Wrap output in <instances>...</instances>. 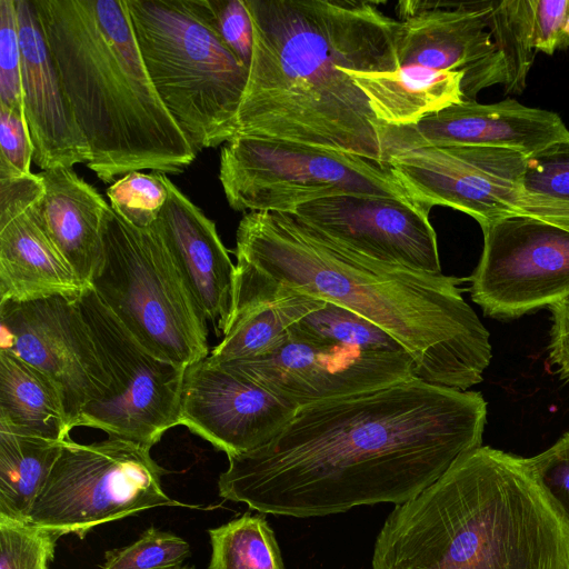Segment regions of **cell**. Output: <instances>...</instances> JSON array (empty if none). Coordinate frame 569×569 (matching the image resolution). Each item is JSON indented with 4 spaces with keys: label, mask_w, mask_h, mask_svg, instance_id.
Segmentation results:
<instances>
[{
    "label": "cell",
    "mask_w": 569,
    "mask_h": 569,
    "mask_svg": "<svg viewBox=\"0 0 569 569\" xmlns=\"http://www.w3.org/2000/svg\"><path fill=\"white\" fill-rule=\"evenodd\" d=\"M477 391L412 378L298 408L267 443L228 458L221 498L263 515L312 518L408 501L482 446Z\"/></svg>",
    "instance_id": "obj_1"
},
{
    "label": "cell",
    "mask_w": 569,
    "mask_h": 569,
    "mask_svg": "<svg viewBox=\"0 0 569 569\" xmlns=\"http://www.w3.org/2000/svg\"><path fill=\"white\" fill-rule=\"evenodd\" d=\"M234 254L231 317L293 293L315 297L391 335L411 356L418 379L458 390L482 381L492 356L490 335L462 297L466 279L355 254L290 213L247 212L237 229Z\"/></svg>",
    "instance_id": "obj_2"
},
{
    "label": "cell",
    "mask_w": 569,
    "mask_h": 569,
    "mask_svg": "<svg viewBox=\"0 0 569 569\" xmlns=\"http://www.w3.org/2000/svg\"><path fill=\"white\" fill-rule=\"evenodd\" d=\"M244 2L253 51L238 136L303 143L383 164V123L351 72L399 68L400 21L369 0Z\"/></svg>",
    "instance_id": "obj_3"
},
{
    "label": "cell",
    "mask_w": 569,
    "mask_h": 569,
    "mask_svg": "<svg viewBox=\"0 0 569 569\" xmlns=\"http://www.w3.org/2000/svg\"><path fill=\"white\" fill-rule=\"evenodd\" d=\"M371 569H569V531L521 457L480 446L395 506Z\"/></svg>",
    "instance_id": "obj_4"
},
{
    "label": "cell",
    "mask_w": 569,
    "mask_h": 569,
    "mask_svg": "<svg viewBox=\"0 0 569 569\" xmlns=\"http://www.w3.org/2000/svg\"><path fill=\"white\" fill-rule=\"evenodd\" d=\"M64 92L104 183L183 172L197 157L142 60L126 0H33Z\"/></svg>",
    "instance_id": "obj_5"
},
{
    "label": "cell",
    "mask_w": 569,
    "mask_h": 569,
    "mask_svg": "<svg viewBox=\"0 0 569 569\" xmlns=\"http://www.w3.org/2000/svg\"><path fill=\"white\" fill-rule=\"evenodd\" d=\"M126 2L148 74L194 150L236 138L249 70L214 29L208 0Z\"/></svg>",
    "instance_id": "obj_6"
},
{
    "label": "cell",
    "mask_w": 569,
    "mask_h": 569,
    "mask_svg": "<svg viewBox=\"0 0 569 569\" xmlns=\"http://www.w3.org/2000/svg\"><path fill=\"white\" fill-rule=\"evenodd\" d=\"M102 242L90 287L118 320L163 360L188 367L207 358L208 320L154 227H133L110 207Z\"/></svg>",
    "instance_id": "obj_7"
},
{
    "label": "cell",
    "mask_w": 569,
    "mask_h": 569,
    "mask_svg": "<svg viewBox=\"0 0 569 569\" xmlns=\"http://www.w3.org/2000/svg\"><path fill=\"white\" fill-rule=\"evenodd\" d=\"M219 180L240 212L293 213L343 194L412 200L388 166L355 154L270 138L238 136L220 153Z\"/></svg>",
    "instance_id": "obj_8"
},
{
    "label": "cell",
    "mask_w": 569,
    "mask_h": 569,
    "mask_svg": "<svg viewBox=\"0 0 569 569\" xmlns=\"http://www.w3.org/2000/svg\"><path fill=\"white\" fill-rule=\"evenodd\" d=\"M166 473L141 445L109 437L62 441L60 455L28 515L57 537L83 539L93 528L157 507H186L162 488Z\"/></svg>",
    "instance_id": "obj_9"
},
{
    "label": "cell",
    "mask_w": 569,
    "mask_h": 569,
    "mask_svg": "<svg viewBox=\"0 0 569 569\" xmlns=\"http://www.w3.org/2000/svg\"><path fill=\"white\" fill-rule=\"evenodd\" d=\"M111 385L109 393L88 405L76 427L151 449L180 425L186 368L146 349L90 286L77 299Z\"/></svg>",
    "instance_id": "obj_10"
},
{
    "label": "cell",
    "mask_w": 569,
    "mask_h": 569,
    "mask_svg": "<svg viewBox=\"0 0 569 569\" xmlns=\"http://www.w3.org/2000/svg\"><path fill=\"white\" fill-rule=\"evenodd\" d=\"M481 230L482 253L468 280L486 315L519 317L569 296V229L515 214Z\"/></svg>",
    "instance_id": "obj_11"
},
{
    "label": "cell",
    "mask_w": 569,
    "mask_h": 569,
    "mask_svg": "<svg viewBox=\"0 0 569 569\" xmlns=\"http://www.w3.org/2000/svg\"><path fill=\"white\" fill-rule=\"evenodd\" d=\"M527 156L480 146H431L390 154L385 160L416 202L449 207L480 227L518 214Z\"/></svg>",
    "instance_id": "obj_12"
},
{
    "label": "cell",
    "mask_w": 569,
    "mask_h": 569,
    "mask_svg": "<svg viewBox=\"0 0 569 569\" xmlns=\"http://www.w3.org/2000/svg\"><path fill=\"white\" fill-rule=\"evenodd\" d=\"M214 365L246 377L297 408L417 378L407 351L371 352L323 343L291 329L283 345L268 355Z\"/></svg>",
    "instance_id": "obj_13"
},
{
    "label": "cell",
    "mask_w": 569,
    "mask_h": 569,
    "mask_svg": "<svg viewBox=\"0 0 569 569\" xmlns=\"http://www.w3.org/2000/svg\"><path fill=\"white\" fill-rule=\"evenodd\" d=\"M1 347L51 378L71 428L82 410L104 398L106 371L77 299L53 296L0 302Z\"/></svg>",
    "instance_id": "obj_14"
},
{
    "label": "cell",
    "mask_w": 569,
    "mask_h": 569,
    "mask_svg": "<svg viewBox=\"0 0 569 569\" xmlns=\"http://www.w3.org/2000/svg\"><path fill=\"white\" fill-rule=\"evenodd\" d=\"M430 210L392 197L343 194L305 203L290 214L317 236L355 254L441 274Z\"/></svg>",
    "instance_id": "obj_15"
},
{
    "label": "cell",
    "mask_w": 569,
    "mask_h": 569,
    "mask_svg": "<svg viewBox=\"0 0 569 569\" xmlns=\"http://www.w3.org/2000/svg\"><path fill=\"white\" fill-rule=\"evenodd\" d=\"M399 68L462 71L465 100L505 83V70L488 29L486 1H400Z\"/></svg>",
    "instance_id": "obj_16"
},
{
    "label": "cell",
    "mask_w": 569,
    "mask_h": 569,
    "mask_svg": "<svg viewBox=\"0 0 569 569\" xmlns=\"http://www.w3.org/2000/svg\"><path fill=\"white\" fill-rule=\"evenodd\" d=\"M298 408L206 358L186 368L180 425L227 457L269 442Z\"/></svg>",
    "instance_id": "obj_17"
},
{
    "label": "cell",
    "mask_w": 569,
    "mask_h": 569,
    "mask_svg": "<svg viewBox=\"0 0 569 569\" xmlns=\"http://www.w3.org/2000/svg\"><path fill=\"white\" fill-rule=\"evenodd\" d=\"M569 140V129L557 113L527 107L515 99L482 104L465 100L428 114L418 123H383L382 163L399 151L431 146L507 148L529 157Z\"/></svg>",
    "instance_id": "obj_18"
},
{
    "label": "cell",
    "mask_w": 569,
    "mask_h": 569,
    "mask_svg": "<svg viewBox=\"0 0 569 569\" xmlns=\"http://www.w3.org/2000/svg\"><path fill=\"white\" fill-rule=\"evenodd\" d=\"M39 174L0 180V302L78 299L84 284L52 241L39 209Z\"/></svg>",
    "instance_id": "obj_19"
},
{
    "label": "cell",
    "mask_w": 569,
    "mask_h": 569,
    "mask_svg": "<svg viewBox=\"0 0 569 569\" xmlns=\"http://www.w3.org/2000/svg\"><path fill=\"white\" fill-rule=\"evenodd\" d=\"M21 47V83L33 161L44 170L91 160L44 37L33 0H16Z\"/></svg>",
    "instance_id": "obj_20"
},
{
    "label": "cell",
    "mask_w": 569,
    "mask_h": 569,
    "mask_svg": "<svg viewBox=\"0 0 569 569\" xmlns=\"http://www.w3.org/2000/svg\"><path fill=\"white\" fill-rule=\"evenodd\" d=\"M168 198L152 224L161 236L189 291L223 333L232 313L236 264L216 224L164 174Z\"/></svg>",
    "instance_id": "obj_21"
},
{
    "label": "cell",
    "mask_w": 569,
    "mask_h": 569,
    "mask_svg": "<svg viewBox=\"0 0 569 569\" xmlns=\"http://www.w3.org/2000/svg\"><path fill=\"white\" fill-rule=\"evenodd\" d=\"M38 174L46 228L78 278L90 286L103 257L102 224L110 204L73 169L52 168Z\"/></svg>",
    "instance_id": "obj_22"
},
{
    "label": "cell",
    "mask_w": 569,
    "mask_h": 569,
    "mask_svg": "<svg viewBox=\"0 0 569 569\" xmlns=\"http://www.w3.org/2000/svg\"><path fill=\"white\" fill-rule=\"evenodd\" d=\"M377 119L396 127L418 123L428 114L465 101L463 72L408 66L395 71L353 73Z\"/></svg>",
    "instance_id": "obj_23"
},
{
    "label": "cell",
    "mask_w": 569,
    "mask_h": 569,
    "mask_svg": "<svg viewBox=\"0 0 569 569\" xmlns=\"http://www.w3.org/2000/svg\"><path fill=\"white\" fill-rule=\"evenodd\" d=\"M0 428L56 441L71 426L60 389L44 372L0 349Z\"/></svg>",
    "instance_id": "obj_24"
},
{
    "label": "cell",
    "mask_w": 569,
    "mask_h": 569,
    "mask_svg": "<svg viewBox=\"0 0 569 569\" xmlns=\"http://www.w3.org/2000/svg\"><path fill=\"white\" fill-rule=\"evenodd\" d=\"M323 305L325 300L293 293L234 313L207 360L223 363L268 355L283 345L293 323Z\"/></svg>",
    "instance_id": "obj_25"
},
{
    "label": "cell",
    "mask_w": 569,
    "mask_h": 569,
    "mask_svg": "<svg viewBox=\"0 0 569 569\" xmlns=\"http://www.w3.org/2000/svg\"><path fill=\"white\" fill-rule=\"evenodd\" d=\"M62 441L0 428V516L28 521Z\"/></svg>",
    "instance_id": "obj_26"
},
{
    "label": "cell",
    "mask_w": 569,
    "mask_h": 569,
    "mask_svg": "<svg viewBox=\"0 0 569 569\" xmlns=\"http://www.w3.org/2000/svg\"><path fill=\"white\" fill-rule=\"evenodd\" d=\"M208 569H286L274 531L263 513L244 512L208 529Z\"/></svg>",
    "instance_id": "obj_27"
},
{
    "label": "cell",
    "mask_w": 569,
    "mask_h": 569,
    "mask_svg": "<svg viewBox=\"0 0 569 569\" xmlns=\"http://www.w3.org/2000/svg\"><path fill=\"white\" fill-rule=\"evenodd\" d=\"M486 10L488 29L505 70V91L521 93L536 56L530 0L486 1Z\"/></svg>",
    "instance_id": "obj_28"
},
{
    "label": "cell",
    "mask_w": 569,
    "mask_h": 569,
    "mask_svg": "<svg viewBox=\"0 0 569 569\" xmlns=\"http://www.w3.org/2000/svg\"><path fill=\"white\" fill-rule=\"evenodd\" d=\"M290 329L323 343L371 352L407 351L398 340L373 322L329 301H325L322 307L301 318Z\"/></svg>",
    "instance_id": "obj_29"
},
{
    "label": "cell",
    "mask_w": 569,
    "mask_h": 569,
    "mask_svg": "<svg viewBox=\"0 0 569 569\" xmlns=\"http://www.w3.org/2000/svg\"><path fill=\"white\" fill-rule=\"evenodd\" d=\"M190 556L187 540L150 526L130 545L106 551L101 569H177Z\"/></svg>",
    "instance_id": "obj_30"
},
{
    "label": "cell",
    "mask_w": 569,
    "mask_h": 569,
    "mask_svg": "<svg viewBox=\"0 0 569 569\" xmlns=\"http://www.w3.org/2000/svg\"><path fill=\"white\" fill-rule=\"evenodd\" d=\"M111 209L133 227L150 228L168 198L164 174L159 172H129L108 189Z\"/></svg>",
    "instance_id": "obj_31"
},
{
    "label": "cell",
    "mask_w": 569,
    "mask_h": 569,
    "mask_svg": "<svg viewBox=\"0 0 569 569\" xmlns=\"http://www.w3.org/2000/svg\"><path fill=\"white\" fill-rule=\"evenodd\" d=\"M58 539L31 522L0 516V569H50Z\"/></svg>",
    "instance_id": "obj_32"
},
{
    "label": "cell",
    "mask_w": 569,
    "mask_h": 569,
    "mask_svg": "<svg viewBox=\"0 0 569 569\" xmlns=\"http://www.w3.org/2000/svg\"><path fill=\"white\" fill-rule=\"evenodd\" d=\"M522 462L569 531V431L553 446Z\"/></svg>",
    "instance_id": "obj_33"
},
{
    "label": "cell",
    "mask_w": 569,
    "mask_h": 569,
    "mask_svg": "<svg viewBox=\"0 0 569 569\" xmlns=\"http://www.w3.org/2000/svg\"><path fill=\"white\" fill-rule=\"evenodd\" d=\"M523 191L569 203V140L527 157Z\"/></svg>",
    "instance_id": "obj_34"
},
{
    "label": "cell",
    "mask_w": 569,
    "mask_h": 569,
    "mask_svg": "<svg viewBox=\"0 0 569 569\" xmlns=\"http://www.w3.org/2000/svg\"><path fill=\"white\" fill-rule=\"evenodd\" d=\"M0 106L24 110L16 0H0Z\"/></svg>",
    "instance_id": "obj_35"
},
{
    "label": "cell",
    "mask_w": 569,
    "mask_h": 569,
    "mask_svg": "<svg viewBox=\"0 0 569 569\" xmlns=\"http://www.w3.org/2000/svg\"><path fill=\"white\" fill-rule=\"evenodd\" d=\"M33 144L24 110L0 106V180L31 173Z\"/></svg>",
    "instance_id": "obj_36"
},
{
    "label": "cell",
    "mask_w": 569,
    "mask_h": 569,
    "mask_svg": "<svg viewBox=\"0 0 569 569\" xmlns=\"http://www.w3.org/2000/svg\"><path fill=\"white\" fill-rule=\"evenodd\" d=\"M214 29L234 57L249 70L253 27L244 0H208Z\"/></svg>",
    "instance_id": "obj_37"
},
{
    "label": "cell",
    "mask_w": 569,
    "mask_h": 569,
    "mask_svg": "<svg viewBox=\"0 0 569 569\" xmlns=\"http://www.w3.org/2000/svg\"><path fill=\"white\" fill-rule=\"evenodd\" d=\"M530 7L533 48L551 56L560 46L569 0H530Z\"/></svg>",
    "instance_id": "obj_38"
},
{
    "label": "cell",
    "mask_w": 569,
    "mask_h": 569,
    "mask_svg": "<svg viewBox=\"0 0 569 569\" xmlns=\"http://www.w3.org/2000/svg\"><path fill=\"white\" fill-rule=\"evenodd\" d=\"M549 308L552 313L549 357L560 375L569 380V296Z\"/></svg>",
    "instance_id": "obj_39"
},
{
    "label": "cell",
    "mask_w": 569,
    "mask_h": 569,
    "mask_svg": "<svg viewBox=\"0 0 569 569\" xmlns=\"http://www.w3.org/2000/svg\"><path fill=\"white\" fill-rule=\"evenodd\" d=\"M569 47V13L567 17V21L562 31L561 40L559 49H565Z\"/></svg>",
    "instance_id": "obj_40"
},
{
    "label": "cell",
    "mask_w": 569,
    "mask_h": 569,
    "mask_svg": "<svg viewBox=\"0 0 569 569\" xmlns=\"http://www.w3.org/2000/svg\"><path fill=\"white\" fill-rule=\"evenodd\" d=\"M177 569H196V567L191 566V565H183V566H181V567H179Z\"/></svg>",
    "instance_id": "obj_41"
}]
</instances>
